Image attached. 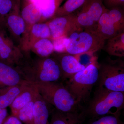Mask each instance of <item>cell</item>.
Masks as SVG:
<instances>
[{"label": "cell", "instance_id": "5b68a950", "mask_svg": "<svg viewBox=\"0 0 124 124\" xmlns=\"http://www.w3.org/2000/svg\"><path fill=\"white\" fill-rule=\"evenodd\" d=\"M98 67V86L124 93V61L108 57L99 64Z\"/></svg>", "mask_w": 124, "mask_h": 124}, {"label": "cell", "instance_id": "f546056e", "mask_svg": "<svg viewBox=\"0 0 124 124\" xmlns=\"http://www.w3.org/2000/svg\"><path fill=\"white\" fill-rule=\"evenodd\" d=\"M7 111L6 108H0V124H3L7 118Z\"/></svg>", "mask_w": 124, "mask_h": 124}, {"label": "cell", "instance_id": "d6986e66", "mask_svg": "<svg viewBox=\"0 0 124 124\" xmlns=\"http://www.w3.org/2000/svg\"><path fill=\"white\" fill-rule=\"evenodd\" d=\"M29 46L31 47L34 42L40 39L48 38L51 40V33L48 25L46 23H36L32 25L29 30Z\"/></svg>", "mask_w": 124, "mask_h": 124}, {"label": "cell", "instance_id": "3957f363", "mask_svg": "<svg viewBox=\"0 0 124 124\" xmlns=\"http://www.w3.org/2000/svg\"><path fill=\"white\" fill-rule=\"evenodd\" d=\"M97 59L79 72L65 80L66 88L80 104L89 99L92 89L99 79Z\"/></svg>", "mask_w": 124, "mask_h": 124}, {"label": "cell", "instance_id": "cb8c5ba5", "mask_svg": "<svg viewBox=\"0 0 124 124\" xmlns=\"http://www.w3.org/2000/svg\"><path fill=\"white\" fill-rule=\"evenodd\" d=\"M35 100L28 103L19 111L18 117L22 123L33 124V107Z\"/></svg>", "mask_w": 124, "mask_h": 124}, {"label": "cell", "instance_id": "2e32d148", "mask_svg": "<svg viewBox=\"0 0 124 124\" xmlns=\"http://www.w3.org/2000/svg\"><path fill=\"white\" fill-rule=\"evenodd\" d=\"M24 2L20 15L26 24L31 26L41 21L42 14L37 5L29 0H24Z\"/></svg>", "mask_w": 124, "mask_h": 124}, {"label": "cell", "instance_id": "277c9868", "mask_svg": "<svg viewBox=\"0 0 124 124\" xmlns=\"http://www.w3.org/2000/svg\"><path fill=\"white\" fill-rule=\"evenodd\" d=\"M106 40L95 30L79 28L72 32L66 40V52L73 55L94 53L103 48Z\"/></svg>", "mask_w": 124, "mask_h": 124}, {"label": "cell", "instance_id": "5bb4252c", "mask_svg": "<svg viewBox=\"0 0 124 124\" xmlns=\"http://www.w3.org/2000/svg\"><path fill=\"white\" fill-rule=\"evenodd\" d=\"M50 106L39 93L33 105V124H49V117L53 110Z\"/></svg>", "mask_w": 124, "mask_h": 124}, {"label": "cell", "instance_id": "4316f807", "mask_svg": "<svg viewBox=\"0 0 124 124\" xmlns=\"http://www.w3.org/2000/svg\"><path fill=\"white\" fill-rule=\"evenodd\" d=\"M67 38L62 37L52 40L54 51L59 53H66L65 43Z\"/></svg>", "mask_w": 124, "mask_h": 124}, {"label": "cell", "instance_id": "484cf974", "mask_svg": "<svg viewBox=\"0 0 124 124\" xmlns=\"http://www.w3.org/2000/svg\"><path fill=\"white\" fill-rule=\"evenodd\" d=\"M15 2L14 0H0V23L12 10Z\"/></svg>", "mask_w": 124, "mask_h": 124}, {"label": "cell", "instance_id": "6da1fadb", "mask_svg": "<svg viewBox=\"0 0 124 124\" xmlns=\"http://www.w3.org/2000/svg\"><path fill=\"white\" fill-rule=\"evenodd\" d=\"M33 83L41 96L60 112L76 113L84 110L63 84L58 82Z\"/></svg>", "mask_w": 124, "mask_h": 124}, {"label": "cell", "instance_id": "f1b7e54d", "mask_svg": "<svg viewBox=\"0 0 124 124\" xmlns=\"http://www.w3.org/2000/svg\"><path fill=\"white\" fill-rule=\"evenodd\" d=\"M2 124H23L18 117L13 116L6 118Z\"/></svg>", "mask_w": 124, "mask_h": 124}, {"label": "cell", "instance_id": "ffe728a7", "mask_svg": "<svg viewBox=\"0 0 124 124\" xmlns=\"http://www.w3.org/2000/svg\"><path fill=\"white\" fill-rule=\"evenodd\" d=\"M63 0H39L36 4L42 14L41 20L53 18Z\"/></svg>", "mask_w": 124, "mask_h": 124}, {"label": "cell", "instance_id": "e0dca14e", "mask_svg": "<svg viewBox=\"0 0 124 124\" xmlns=\"http://www.w3.org/2000/svg\"><path fill=\"white\" fill-rule=\"evenodd\" d=\"M27 82L19 85L0 88V108H6L11 106L22 90L24 84Z\"/></svg>", "mask_w": 124, "mask_h": 124}, {"label": "cell", "instance_id": "7a4b0ae2", "mask_svg": "<svg viewBox=\"0 0 124 124\" xmlns=\"http://www.w3.org/2000/svg\"><path fill=\"white\" fill-rule=\"evenodd\" d=\"M124 93L111 91L98 86L87 108L83 110L85 117L92 119L117 114L124 108Z\"/></svg>", "mask_w": 124, "mask_h": 124}, {"label": "cell", "instance_id": "9a60e30c", "mask_svg": "<svg viewBox=\"0 0 124 124\" xmlns=\"http://www.w3.org/2000/svg\"><path fill=\"white\" fill-rule=\"evenodd\" d=\"M49 124H82L85 119L83 111L76 113H64L53 109Z\"/></svg>", "mask_w": 124, "mask_h": 124}, {"label": "cell", "instance_id": "83f0119b", "mask_svg": "<svg viewBox=\"0 0 124 124\" xmlns=\"http://www.w3.org/2000/svg\"><path fill=\"white\" fill-rule=\"evenodd\" d=\"M104 4L110 9L124 6V0H103Z\"/></svg>", "mask_w": 124, "mask_h": 124}, {"label": "cell", "instance_id": "603a6c76", "mask_svg": "<svg viewBox=\"0 0 124 124\" xmlns=\"http://www.w3.org/2000/svg\"><path fill=\"white\" fill-rule=\"evenodd\" d=\"M13 49L9 41L5 38L3 33L0 32V58L8 62L13 60Z\"/></svg>", "mask_w": 124, "mask_h": 124}, {"label": "cell", "instance_id": "9c48e42d", "mask_svg": "<svg viewBox=\"0 0 124 124\" xmlns=\"http://www.w3.org/2000/svg\"><path fill=\"white\" fill-rule=\"evenodd\" d=\"M95 31L106 40L124 32V29L112 20L106 8L98 22Z\"/></svg>", "mask_w": 124, "mask_h": 124}, {"label": "cell", "instance_id": "4dcf8cb0", "mask_svg": "<svg viewBox=\"0 0 124 124\" xmlns=\"http://www.w3.org/2000/svg\"></svg>", "mask_w": 124, "mask_h": 124}, {"label": "cell", "instance_id": "7c38bea8", "mask_svg": "<svg viewBox=\"0 0 124 124\" xmlns=\"http://www.w3.org/2000/svg\"><path fill=\"white\" fill-rule=\"evenodd\" d=\"M39 94L37 88L32 82H28L24 85L22 90L11 105L14 113H18L20 109L36 99Z\"/></svg>", "mask_w": 124, "mask_h": 124}, {"label": "cell", "instance_id": "30bf717a", "mask_svg": "<svg viewBox=\"0 0 124 124\" xmlns=\"http://www.w3.org/2000/svg\"><path fill=\"white\" fill-rule=\"evenodd\" d=\"M55 58L60 64L63 80L86 67L80 62L75 55L68 53H60Z\"/></svg>", "mask_w": 124, "mask_h": 124}, {"label": "cell", "instance_id": "ac0fdd59", "mask_svg": "<svg viewBox=\"0 0 124 124\" xmlns=\"http://www.w3.org/2000/svg\"><path fill=\"white\" fill-rule=\"evenodd\" d=\"M105 50L111 56L122 57L124 56V32L108 39Z\"/></svg>", "mask_w": 124, "mask_h": 124}, {"label": "cell", "instance_id": "52a82bcc", "mask_svg": "<svg viewBox=\"0 0 124 124\" xmlns=\"http://www.w3.org/2000/svg\"><path fill=\"white\" fill-rule=\"evenodd\" d=\"M106 8L103 0H87L76 15L78 28L96 30L98 22Z\"/></svg>", "mask_w": 124, "mask_h": 124}, {"label": "cell", "instance_id": "44dd1931", "mask_svg": "<svg viewBox=\"0 0 124 124\" xmlns=\"http://www.w3.org/2000/svg\"><path fill=\"white\" fill-rule=\"evenodd\" d=\"M31 47L38 55L43 58L49 57L54 51L52 41L48 38L37 40Z\"/></svg>", "mask_w": 124, "mask_h": 124}, {"label": "cell", "instance_id": "8fae6325", "mask_svg": "<svg viewBox=\"0 0 124 124\" xmlns=\"http://www.w3.org/2000/svg\"><path fill=\"white\" fill-rule=\"evenodd\" d=\"M9 64L0 62V88L22 85L28 81Z\"/></svg>", "mask_w": 124, "mask_h": 124}, {"label": "cell", "instance_id": "8992f818", "mask_svg": "<svg viewBox=\"0 0 124 124\" xmlns=\"http://www.w3.org/2000/svg\"><path fill=\"white\" fill-rule=\"evenodd\" d=\"M32 70L26 75L25 79L32 83L57 82L62 80V73L55 58L44 57L36 63Z\"/></svg>", "mask_w": 124, "mask_h": 124}, {"label": "cell", "instance_id": "4fadbf2b", "mask_svg": "<svg viewBox=\"0 0 124 124\" xmlns=\"http://www.w3.org/2000/svg\"><path fill=\"white\" fill-rule=\"evenodd\" d=\"M20 0H16L11 11L8 15L6 23L9 28L16 36H21L26 32V24L19 14Z\"/></svg>", "mask_w": 124, "mask_h": 124}, {"label": "cell", "instance_id": "7402d4cb", "mask_svg": "<svg viewBox=\"0 0 124 124\" xmlns=\"http://www.w3.org/2000/svg\"><path fill=\"white\" fill-rule=\"evenodd\" d=\"M87 0H67L58 9L53 18L73 14L80 8Z\"/></svg>", "mask_w": 124, "mask_h": 124}, {"label": "cell", "instance_id": "d4e9b609", "mask_svg": "<svg viewBox=\"0 0 124 124\" xmlns=\"http://www.w3.org/2000/svg\"><path fill=\"white\" fill-rule=\"evenodd\" d=\"M120 116V113L103 116L93 119L90 124H124Z\"/></svg>", "mask_w": 124, "mask_h": 124}, {"label": "cell", "instance_id": "ba28073f", "mask_svg": "<svg viewBox=\"0 0 124 124\" xmlns=\"http://www.w3.org/2000/svg\"><path fill=\"white\" fill-rule=\"evenodd\" d=\"M49 22L51 40L62 37H68L78 27L76 15L73 14L53 18Z\"/></svg>", "mask_w": 124, "mask_h": 124}]
</instances>
